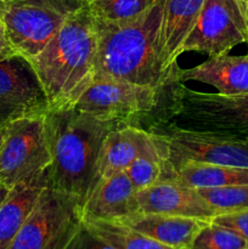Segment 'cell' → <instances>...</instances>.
Instances as JSON below:
<instances>
[{"mask_svg": "<svg viewBox=\"0 0 248 249\" xmlns=\"http://www.w3.org/2000/svg\"><path fill=\"white\" fill-rule=\"evenodd\" d=\"M46 95L33 66L19 53L0 60V125L28 116L45 114Z\"/></svg>", "mask_w": 248, "mask_h": 249, "instance_id": "obj_11", "label": "cell"}, {"mask_svg": "<svg viewBox=\"0 0 248 249\" xmlns=\"http://www.w3.org/2000/svg\"><path fill=\"white\" fill-rule=\"evenodd\" d=\"M49 184V169H46L10 189L9 195L0 204V249L10 248L38 197Z\"/></svg>", "mask_w": 248, "mask_h": 249, "instance_id": "obj_18", "label": "cell"}, {"mask_svg": "<svg viewBox=\"0 0 248 249\" xmlns=\"http://www.w3.org/2000/svg\"><path fill=\"white\" fill-rule=\"evenodd\" d=\"M248 242L235 231L208 221L195 237L189 249H245Z\"/></svg>", "mask_w": 248, "mask_h": 249, "instance_id": "obj_23", "label": "cell"}, {"mask_svg": "<svg viewBox=\"0 0 248 249\" xmlns=\"http://www.w3.org/2000/svg\"><path fill=\"white\" fill-rule=\"evenodd\" d=\"M196 190L214 209L216 215L248 209V184L198 187Z\"/></svg>", "mask_w": 248, "mask_h": 249, "instance_id": "obj_22", "label": "cell"}, {"mask_svg": "<svg viewBox=\"0 0 248 249\" xmlns=\"http://www.w3.org/2000/svg\"><path fill=\"white\" fill-rule=\"evenodd\" d=\"M245 11H246V17H247V23H248V1L245 2Z\"/></svg>", "mask_w": 248, "mask_h": 249, "instance_id": "obj_31", "label": "cell"}, {"mask_svg": "<svg viewBox=\"0 0 248 249\" xmlns=\"http://www.w3.org/2000/svg\"><path fill=\"white\" fill-rule=\"evenodd\" d=\"M44 116H28L10 122L0 146V185L12 189L49 169L51 156Z\"/></svg>", "mask_w": 248, "mask_h": 249, "instance_id": "obj_8", "label": "cell"}, {"mask_svg": "<svg viewBox=\"0 0 248 249\" xmlns=\"http://www.w3.org/2000/svg\"><path fill=\"white\" fill-rule=\"evenodd\" d=\"M82 224V204L49 185L9 249H66Z\"/></svg>", "mask_w": 248, "mask_h": 249, "instance_id": "obj_7", "label": "cell"}, {"mask_svg": "<svg viewBox=\"0 0 248 249\" xmlns=\"http://www.w3.org/2000/svg\"><path fill=\"white\" fill-rule=\"evenodd\" d=\"M4 9H5V2H0V23H1V17H2V14H4Z\"/></svg>", "mask_w": 248, "mask_h": 249, "instance_id": "obj_30", "label": "cell"}, {"mask_svg": "<svg viewBox=\"0 0 248 249\" xmlns=\"http://www.w3.org/2000/svg\"><path fill=\"white\" fill-rule=\"evenodd\" d=\"M189 80L211 85L223 95L248 94V53L245 56H230L229 53L212 56L189 70L177 67L168 85Z\"/></svg>", "mask_w": 248, "mask_h": 249, "instance_id": "obj_15", "label": "cell"}, {"mask_svg": "<svg viewBox=\"0 0 248 249\" xmlns=\"http://www.w3.org/2000/svg\"><path fill=\"white\" fill-rule=\"evenodd\" d=\"M159 0H91L88 7L96 19L105 22H121L135 18Z\"/></svg>", "mask_w": 248, "mask_h": 249, "instance_id": "obj_21", "label": "cell"}, {"mask_svg": "<svg viewBox=\"0 0 248 249\" xmlns=\"http://www.w3.org/2000/svg\"><path fill=\"white\" fill-rule=\"evenodd\" d=\"M152 157L167 162V147L162 139L134 124L117 126L107 135L100 162V179L125 170L136 158Z\"/></svg>", "mask_w": 248, "mask_h": 249, "instance_id": "obj_13", "label": "cell"}, {"mask_svg": "<svg viewBox=\"0 0 248 249\" xmlns=\"http://www.w3.org/2000/svg\"><path fill=\"white\" fill-rule=\"evenodd\" d=\"M12 53H15L14 49L11 48L9 40H7L2 23H0V60L6 57V56L12 55Z\"/></svg>", "mask_w": 248, "mask_h": 249, "instance_id": "obj_27", "label": "cell"}, {"mask_svg": "<svg viewBox=\"0 0 248 249\" xmlns=\"http://www.w3.org/2000/svg\"><path fill=\"white\" fill-rule=\"evenodd\" d=\"M211 221L235 231L248 242V209L233 212V213L219 214L214 216Z\"/></svg>", "mask_w": 248, "mask_h": 249, "instance_id": "obj_25", "label": "cell"}, {"mask_svg": "<svg viewBox=\"0 0 248 249\" xmlns=\"http://www.w3.org/2000/svg\"><path fill=\"white\" fill-rule=\"evenodd\" d=\"M66 249H116L95 235L83 223Z\"/></svg>", "mask_w": 248, "mask_h": 249, "instance_id": "obj_26", "label": "cell"}, {"mask_svg": "<svg viewBox=\"0 0 248 249\" xmlns=\"http://www.w3.org/2000/svg\"><path fill=\"white\" fill-rule=\"evenodd\" d=\"M236 138H240V139H245L246 141H248V131L246 134H243V135H241V136H236Z\"/></svg>", "mask_w": 248, "mask_h": 249, "instance_id": "obj_32", "label": "cell"}, {"mask_svg": "<svg viewBox=\"0 0 248 249\" xmlns=\"http://www.w3.org/2000/svg\"><path fill=\"white\" fill-rule=\"evenodd\" d=\"M96 53V22L87 4L65 22L41 53L29 60L49 108L74 104L94 78Z\"/></svg>", "mask_w": 248, "mask_h": 249, "instance_id": "obj_3", "label": "cell"}, {"mask_svg": "<svg viewBox=\"0 0 248 249\" xmlns=\"http://www.w3.org/2000/svg\"><path fill=\"white\" fill-rule=\"evenodd\" d=\"M9 124V123H7ZM7 124H1L0 125V146H1L2 140H4V136H5V131H6V125Z\"/></svg>", "mask_w": 248, "mask_h": 249, "instance_id": "obj_29", "label": "cell"}, {"mask_svg": "<svg viewBox=\"0 0 248 249\" xmlns=\"http://www.w3.org/2000/svg\"><path fill=\"white\" fill-rule=\"evenodd\" d=\"M87 0H9L1 23L16 53L32 60Z\"/></svg>", "mask_w": 248, "mask_h": 249, "instance_id": "obj_5", "label": "cell"}, {"mask_svg": "<svg viewBox=\"0 0 248 249\" xmlns=\"http://www.w3.org/2000/svg\"><path fill=\"white\" fill-rule=\"evenodd\" d=\"M167 118L177 126L241 136L248 131V94L223 95L202 92L172 83Z\"/></svg>", "mask_w": 248, "mask_h": 249, "instance_id": "obj_4", "label": "cell"}, {"mask_svg": "<svg viewBox=\"0 0 248 249\" xmlns=\"http://www.w3.org/2000/svg\"><path fill=\"white\" fill-rule=\"evenodd\" d=\"M44 123L51 156L49 185L83 204L100 180L107 135L126 123L101 121L73 107L49 108Z\"/></svg>", "mask_w": 248, "mask_h": 249, "instance_id": "obj_1", "label": "cell"}, {"mask_svg": "<svg viewBox=\"0 0 248 249\" xmlns=\"http://www.w3.org/2000/svg\"><path fill=\"white\" fill-rule=\"evenodd\" d=\"M136 192L124 170L102 178L82 204L83 221H117L138 213Z\"/></svg>", "mask_w": 248, "mask_h": 249, "instance_id": "obj_14", "label": "cell"}, {"mask_svg": "<svg viewBox=\"0 0 248 249\" xmlns=\"http://www.w3.org/2000/svg\"><path fill=\"white\" fill-rule=\"evenodd\" d=\"M245 249H248V247H247V248H245Z\"/></svg>", "mask_w": 248, "mask_h": 249, "instance_id": "obj_36", "label": "cell"}, {"mask_svg": "<svg viewBox=\"0 0 248 249\" xmlns=\"http://www.w3.org/2000/svg\"><path fill=\"white\" fill-rule=\"evenodd\" d=\"M150 131L165 143L168 157L164 170L187 162L248 168V141L245 139L180 128L164 121L156 122Z\"/></svg>", "mask_w": 248, "mask_h": 249, "instance_id": "obj_6", "label": "cell"}, {"mask_svg": "<svg viewBox=\"0 0 248 249\" xmlns=\"http://www.w3.org/2000/svg\"><path fill=\"white\" fill-rule=\"evenodd\" d=\"M136 203L138 213L165 214L204 221H211L216 215L196 189L175 178L159 179L151 186L138 191Z\"/></svg>", "mask_w": 248, "mask_h": 249, "instance_id": "obj_12", "label": "cell"}, {"mask_svg": "<svg viewBox=\"0 0 248 249\" xmlns=\"http://www.w3.org/2000/svg\"><path fill=\"white\" fill-rule=\"evenodd\" d=\"M203 2L204 0H163L159 46L168 83L177 68L182 45L196 23Z\"/></svg>", "mask_w": 248, "mask_h": 249, "instance_id": "obj_16", "label": "cell"}, {"mask_svg": "<svg viewBox=\"0 0 248 249\" xmlns=\"http://www.w3.org/2000/svg\"><path fill=\"white\" fill-rule=\"evenodd\" d=\"M6 1H9V0H0V2H6Z\"/></svg>", "mask_w": 248, "mask_h": 249, "instance_id": "obj_33", "label": "cell"}, {"mask_svg": "<svg viewBox=\"0 0 248 249\" xmlns=\"http://www.w3.org/2000/svg\"><path fill=\"white\" fill-rule=\"evenodd\" d=\"M248 43L245 2L241 0H204L182 53L197 51L212 56L229 53L238 44Z\"/></svg>", "mask_w": 248, "mask_h": 249, "instance_id": "obj_10", "label": "cell"}, {"mask_svg": "<svg viewBox=\"0 0 248 249\" xmlns=\"http://www.w3.org/2000/svg\"><path fill=\"white\" fill-rule=\"evenodd\" d=\"M90 231L116 249H177L162 245L119 221H83Z\"/></svg>", "mask_w": 248, "mask_h": 249, "instance_id": "obj_20", "label": "cell"}, {"mask_svg": "<svg viewBox=\"0 0 248 249\" xmlns=\"http://www.w3.org/2000/svg\"><path fill=\"white\" fill-rule=\"evenodd\" d=\"M117 221L177 249H189L198 231L208 223L195 218L156 213H135Z\"/></svg>", "mask_w": 248, "mask_h": 249, "instance_id": "obj_17", "label": "cell"}, {"mask_svg": "<svg viewBox=\"0 0 248 249\" xmlns=\"http://www.w3.org/2000/svg\"><path fill=\"white\" fill-rule=\"evenodd\" d=\"M160 90L108 77H94L71 107L101 121L131 124L150 113L158 104Z\"/></svg>", "mask_w": 248, "mask_h": 249, "instance_id": "obj_9", "label": "cell"}, {"mask_svg": "<svg viewBox=\"0 0 248 249\" xmlns=\"http://www.w3.org/2000/svg\"><path fill=\"white\" fill-rule=\"evenodd\" d=\"M87 1H91V0H87Z\"/></svg>", "mask_w": 248, "mask_h": 249, "instance_id": "obj_35", "label": "cell"}, {"mask_svg": "<svg viewBox=\"0 0 248 249\" xmlns=\"http://www.w3.org/2000/svg\"><path fill=\"white\" fill-rule=\"evenodd\" d=\"M9 191H10L9 187L0 185V204H1L2 202H4V199L6 198V196L9 195Z\"/></svg>", "mask_w": 248, "mask_h": 249, "instance_id": "obj_28", "label": "cell"}, {"mask_svg": "<svg viewBox=\"0 0 248 249\" xmlns=\"http://www.w3.org/2000/svg\"><path fill=\"white\" fill-rule=\"evenodd\" d=\"M165 162L159 158H136L124 172L136 191L146 189L162 178Z\"/></svg>", "mask_w": 248, "mask_h": 249, "instance_id": "obj_24", "label": "cell"}, {"mask_svg": "<svg viewBox=\"0 0 248 249\" xmlns=\"http://www.w3.org/2000/svg\"><path fill=\"white\" fill-rule=\"evenodd\" d=\"M165 178H175L194 189L228 186V185H247L248 168L187 162L173 170H163L160 179Z\"/></svg>", "mask_w": 248, "mask_h": 249, "instance_id": "obj_19", "label": "cell"}, {"mask_svg": "<svg viewBox=\"0 0 248 249\" xmlns=\"http://www.w3.org/2000/svg\"><path fill=\"white\" fill-rule=\"evenodd\" d=\"M241 1H242V2H247L248 0H241Z\"/></svg>", "mask_w": 248, "mask_h": 249, "instance_id": "obj_34", "label": "cell"}, {"mask_svg": "<svg viewBox=\"0 0 248 249\" xmlns=\"http://www.w3.org/2000/svg\"><path fill=\"white\" fill-rule=\"evenodd\" d=\"M163 0L135 18L105 22L95 18L97 53L94 77H108L162 91L168 75L159 46Z\"/></svg>", "mask_w": 248, "mask_h": 249, "instance_id": "obj_2", "label": "cell"}]
</instances>
